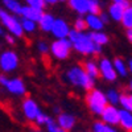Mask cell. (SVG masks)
<instances>
[{
    "label": "cell",
    "mask_w": 132,
    "mask_h": 132,
    "mask_svg": "<svg viewBox=\"0 0 132 132\" xmlns=\"http://www.w3.org/2000/svg\"><path fill=\"white\" fill-rule=\"evenodd\" d=\"M69 40L71 41L73 49L82 54V56H90V54H99L102 52V46L96 45V44L93 41L91 35L90 33L79 32V30H70L69 33Z\"/></svg>",
    "instance_id": "obj_1"
},
{
    "label": "cell",
    "mask_w": 132,
    "mask_h": 132,
    "mask_svg": "<svg viewBox=\"0 0 132 132\" xmlns=\"http://www.w3.org/2000/svg\"><path fill=\"white\" fill-rule=\"evenodd\" d=\"M65 78L70 86L85 90V91L91 90L94 87V83H95V78L90 77L86 73V70L83 69V66H79V65L71 66V68L65 73Z\"/></svg>",
    "instance_id": "obj_2"
},
{
    "label": "cell",
    "mask_w": 132,
    "mask_h": 132,
    "mask_svg": "<svg viewBox=\"0 0 132 132\" xmlns=\"http://www.w3.org/2000/svg\"><path fill=\"white\" fill-rule=\"evenodd\" d=\"M0 24L8 30V33L13 35L15 37L24 36V30H23V27H21L20 19L16 15L8 12L4 7H0Z\"/></svg>",
    "instance_id": "obj_3"
},
{
    "label": "cell",
    "mask_w": 132,
    "mask_h": 132,
    "mask_svg": "<svg viewBox=\"0 0 132 132\" xmlns=\"http://www.w3.org/2000/svg\"><path fill=\"white\" fill-rule=\"evenodd\" d=\"M86 103H87L89 110L94 115H101L103 108L108 104L106 93L93 87L91 90H89V94H87V96H86Z\"/></svg>",
    "instance_id": "obj_4"
},
{
    "label": "cell",
    "mask_w": 132,
    "mask_h": 132,
    "mask_svg": "<svg viewBox=\"0 0 132 132\" xmlns=\"http://www.w3.org/2000/svg\"><path fill=\"white\" fill-rule=\"evenodd\" d=\"M71 50H73L71 41L69 40V37H65V38H56V41H53L49 52L52 53V56L54 58L63 61L66 58H69Z\"/></svg>",
    "instance_id": "obj_5"
},
{
    "label": "cell",
    "mask_w": 132,
    "mask_h": 132,
    "mask_svg": "<svg viewBox=\"0 0 132 132\" xmlns=\"http://www.w3.org/2000/svg\"><path fill=\"white\" fill-rule=\"evenodd\" d=\"M19 56L13 50H3L0 54V70L3 73H12L19 68Z\"/></svg>",
    "instance_id": "obj_6"
},
{
    "label": "cell",
    "mask_w": 132,
    "mask_h": 132,
    "mask_svg": "<svg viewBox=\"0 0 132 132\" xmlns=\"http://www.w3.org/2000/svg\"><path fill=\"white\" fill-rule=\"evenodd\" d=\"M98 66H99V77H102L106 82H115L118 79L119 75L114 68V63L111 60L103 57L98 62Z\"/></svg>",
    "instance_id": "obj_7"
},
{
    "label": "cell",
    "mask_w": 132,
    "mask_h": 132,
    "mask_svg": "<svg viewBox=\"0 0 132 132\" xmlns=\"http://www.w3.org/2000/svg\"><path fill=\"white\" fill-rule=\"evenodd\" d=\"M21 108H23V115L29 122H35L36 116L40 114V107L37 102L32 98H25L23 103H21Z\"/></svg>",
    "instance_id": "obj_8"
},
{
    "label": "cell",
    "mask_w": 132,
    "mask_h": 132,
    "mask_svg": "<svg viewBox=\"0 0 132 132\" xmlns=\"http://www.w3.org/2000/svg\"><path fill=\"white\" fill-rule=\"evenodd\" d=\"M99 116H101V119L103 122H106L110 126H118L119 124V108H118V106L108 103L103 108L102 114Z\"/></svg>",
    "instance_id": "obj_9"
},
{
    "label": "cell",
    "mask_w": 132,
    "mask_h": 132,
    "mask_svg": "<svg viewBox=\"0 0 132 132\" xmlns=\"http://www.w3.org/2000/svg\"><path fill=\"white\" fill-rule=\"evenodd\" d=\"M70 25L68 24V21L63 19H56L53 23V27L50 29V33L56 37V38H65L69 37L70 33Z\"/></svg>",
    "instance_id": "obj_10"
},
{
    "label": "cell",
    "mask_w": 132,
    "mask_h": 132,
    "mask_svg": "<svg viewBox=\"0 0 132 132\" xmlns=\"http://www.w3.org/2000/svg\"><path fill=\"white\" fill-rule=\"evenodd\" d=\"M4 89L12 95L16 96H23L27 93V87L25 83L21 78H8V82L5 85Z\"/></svg>",
    "instance_id": "obj_11"
},
{
    "label": "cell",
    "mask_w": 132,
    "mask_h": 132,
    "mask_svg": "<svg viewBox=\"0 0 132 132\" xmlns=\"http://www.w3.org/2000/svg\"><path fill=\"white\" fill-rule=\"evenodd\" d=\"M57 123L62 128V131H70L75 127L77 119L73 114L69 112H60L57 116Z\"/></svg>",
    "instance_id": "obj_12"
},
{
    "label": "cell",
    "mask_w": 132,
    "mask_h": 132,
    "mask_svg": "<svg viewBox=\"0 0 132 132\" xmlns=\"http://www.w3.org/2000/svg\"><path fill=\"white\" fill-rule=\"evenodd\" d=\"M85 20L87 24V29H90L91 32L94 30H103L104 28V23L101 19V16L96 13H87L85 15Z\"/></svg>",
    "instance_id": "obj_13"
},
{
    "label": "cell",
    "mask_w": 132,
    "mask_h": 132,
    "mask_svg": "<svg viewBox=\"0 0 132 132\" xmlns=\"http://www.w3.org/2000/svg\"><path fill=\"white\" fill-rule=\"evenodd\" d=\"M124 131H132V111L131 110H119V124Z\"/></svg>",
    "instance_id": "obj_14"
},
{
    "label": "cell",
    "mask_w": 132,
    "mask_h": 132,
    "mask_svg": "<svg viewBox=\"0 0 132 132\" xmlns=\"http://www.w3.org/2000/svg\"><path fill=\"white\" fill-rule=\"evenodd\" d=\"M124 9H126V5L111 2V4H110L108 8H107V13L110 16V20H114V21H116V23H120Z\"/></svg>",
    "instance_id": "obj_15"
},
{
    "label": "cell",
    "mask_w": 132,
    "mask_h": 132,
    "mask_svg": "<svg viewBox=\"0 0 132 132\" xmlns=\"http://www.w3.org/2000/svg\"><path fill=\"white\" fill-rule=\"evenodd\" d=\"M68 4L75 13H78L81 16L89 13L90 0H68Z\"/></svg>",
    "instance_id": "obj_16"
},
{
    "label": "cell",
    "mask_w": 132,
    "mask_h": 132,
    "mask_svg": "<svg viewBox=\"0 0 132 132\" xmlns=\"http://www.w3.org/2000/svg\"><path fill=\"white\" fill-rule=\"evenodd\" d=\"M42 13H44L42 9L30 7V5H23L20 16L21 17H25V19H29V20H33V21H38V19L41 17Z\"/></svg>",
    "instance_id": "obj_17"
},
{
    "label": "cell",
    "mask_w": 132,
    "mask_h": 132,
    "mask_svg": "<svg viewBox=\"0 0 132 132\" xmlns=\"http://www.w3.org/2000/svg\"><path fill=\"white\" fill-rule=\"evenodd\" d=\"M54 20H56V19L53 17V15L44 12V13L41 15V17L38 19V21H37V27H38L40 30H42V32H50Z\"/></svg>",
    "instance_id": "obj_18"
},
{
    "label": "cell",
    "mask_w": 132,
    "mask_h": 132,
    "mask_svg": "<svg viewBox=\"0 0 132 132\" xmlns=\"http://www.w3.org/2000/svg\"><path fill=\"white\" fill-rule=\"evenodd\" d=\"M2 4L8 12L13 13L16 16H20L23 5H21V3L19 2V0H2Z\"/></svg>",
    "instance_id": "obj_19"
},
{
    "label": "cell",
    "mask_w": 132,
    "mask_h": 132,
    "mask_svg": "<svg viewBox=\"0 0 132 132\" xmlns=\"http://www.w3.org/2000/svg\"><path fill=\"white\" fill-rule=\"evenodd\" d=\"M112 63H114V68H115V70H116L119 77H127V74L129 73L128 71V65H127V62L123 58L116 57L112 61Z\"/></svg>",
    "instance_id": "obj_20"
},
{
    "label": "cell",
    "mask_w": 132,
    "mask_h": 132,
    "mask_svg": "<svg viewBox=\"0 0 132 132\" xmlns=\"http://www.w3.org/2000/svg\"><path fill=\"white\" fill-rule=\"evenodd\" d=\"M91 35V38L93 41L99 46H103V45H107L108 41H110V37L107 36V33L102 32V30H94L90 33Z\"/></svg>",
    "instance_id": "obj_21"
},
{
    "label": "cell",
    "mask_w": 132,
    "mask_h": 132,
    "mask_svg": "<svg viewBox=\"0 0 132 132\" xmlns=\"http://www.w3.org/2000/svg\"><path fill=\"white\" fill-rule=\"evenodd\" d=\"M120 24L123 25L124 29H131L132 28V5L129 4L128 7H126L122 20H120Z\"/></svg>",
    "instance_id": "obj_22"
},
{
    "label": "cell",
    "mask_w": 132,
    "mask_h": 132,
    "mask_svg": "<svg viewBox=\"0 0 132 132\" xmlns=\"http://www.w3.org/2000/svg\"><path fill=\"white\" fill-rule=\"evenodd\" d=\"M83 69L86 70V73L89 74L90 77H93V78H98L99 77V66L95 61H87L83 63Z\"/></svg>",
    "instance_id": "obj_23"
},
{
    "label": "cell",
    "mask_w": 132,
    "mask_h": 132,
    "mask_svg": "<svg viewBox=\"0 0 132 132\" xmlns=\"http://www.w3.org/2000/svg\"><path fill=\"white\" fill-rule=\"evenodd\" d=\"M20 21H21V27H23L24 33H35L36 29L38 28L37 21H33V20H29V19H25V17H21Z\"/></svg>",
    "instance_id": "obj_24"
},
{
    "label": "cell",
    "mask_w": 132,
    "mask_h": 132,
    "mask_svg": "<svg viewBox=\"0 0 132 132\" xmlns=\"http://www.w3.org/2000/svg\"><path fill=\"white\" fill-rule=\"evenodd\" d=\"M93 131L94 132H115L116 128L114 126L107 124L103 120H99V122H95L93 124Z\"/></svg>",
    "instance_id": "obj_25"
},
{
    "label": "cell",
    "mask_w": 132,
    "mask_h": 132,
    "mask_svg": "<svg viewBox=\"0 0 132 132\" xmlns=\"http://www.w3.org/2000/svg\"><path fill=\"white\" fill-rule=\"evenodd\" d=\"M120 95H122V93H119L116 89H110V90L106 93V96H107V102H108L110 104L119 106Z\"/></svg>",
    "instance_id": "obj_26"
},
{
    "label": "cell",
    "mask_w": 132,
    "mask_h": 132,
    "mask_svg": "<svg viewBox=\"0 0 132 132\" xmlns=\"http://www.w3.org/2000/svg\"><path fill=\"white\" fill-rule=\"evenodd\" d=\"M119 106L124 110H131L132 111V95L131 94H122L120 95Z\"/></svg>",
    "instance_id": "obj_27"
},
{
    "label": "cell",
    "mask_w": 132,
    "mask_h": 132,
    "mask_svg": "<svg viewBox=\"0 0 132 132\" xmlns=\"http://www.w3.org/2000/svg\"><path fill=\"white\" fill-rule=\"evenodd\" d=\"M45 128H46V131H49V132H63L62 128L58 126L57 120H54V119L50 118V116H49L48 122H46V124H45Z\"/></svg>",
    "instance_id": "obj_28"
},
{
    "label": "cell",
    "mask_w": 132,
    "mask_h": 132,
    "mask_svg": "<svg viewBox=\"0 0 132 132\" xmlns=\"http://www.w3.org/2000/svg\"><path fill=\"white\" fill-rule=\"evenodd\" d=\"M102 12V5L99 0H90V4H89V13H96L99 15Z\"/></svg>",
    "instance_id": "obj_29"
},
{
    "label": "cell",
    "mask_w": 132,
    "mask_h": 132,
    "mask_svg": "<svg viewBox=\"0 0 132 132\" xmlns=\"http://www.w3.org/2000/svg\"><path fill=\"white\" fill-rule=\"evenodd\" d=\"M74 29L75 30H79V32H83L87 29V24H86V20L83 16L79 15V17H77L75 21H74Z\"/></svg>",
    "instance_id": "obj_30"
},
{
    "label": "cell",
    "mask_w": 132,
    "mask_h": 132,
    "mask_svg": "<svg viewBox=\"0 0 132 132\" xmlns=\"http://www.w3.org/2000/svg\"><path fill=\"white\" fill-rule=\"evenodd\" d=\"M27 5H30V7H35V8H38V9H45L46 7V3L45 0H25Z\"/></svg>",
    "instance_id": "obj_31"
},
{
    "label": "cell",
    "mask_w": 132,
    "mask_h": 132,
    "mask_svg": "<svg viewBox=\"0 0 132 132\" xmlns=\"http://www.w3.org/2000/svg\"><path fill=\"white\" fill-rule=\"evenodd\" d=\"M48 119H49V115H46V114H44V112L40 111V114H38V115L36 116V119H35V123H36L38 127H45Z\"/></svg>",
    "instance_id": "obj_32"
},
{
    "label": "cell",
    "mask_w": 132,
    "mask_h": 132,
    "mask_svg": "<svg viewBox=\"0 0 132 132\" xmlns=\"http://www.w3.org/2000/svg\"><path fill=\"white\" fill-rule=\"evenodd\" d=\"M37 49H38V52H40L41 54H46V53H49L50 46L48 45L45 41H40V42L37 44Z\"/></svg>",
    "instance_id": "obj_33"
},
{
    "label": "cell",
    "mask_w": 132,
    "mask_h": 132,
    "mask_svg": "<svg viewBox=\"0 0 132 132\" xmlns=\"http://www.w3.org/2000/svg\"><path fill=\"white\" fill-rule=\"evenodd\" d=\"M7 82H8L7 74H5V73H2V74H0V86H2V87H5Z\"/></svg>",
    "instance_id": "obj_34"
},
{
    "label": "cell",
    "mask_w": 132,
    "mask_h": 132,
    "mask_svg": "<svg viewBox=\"0 0 132 132\" xmlns=\"http://www.w3.org/2000/svg\"><path fill=\"white\" fill-rule=\"evenodd\" d=\"M15 36L13 35H11V33H8V35H5V41L8 42V44H11V45H12V44H15L16 41H15Z\"/></svg>",
    "instance_id": "obj_35"
},
{
    "label": "cell",
    "mask_w": 132,
    "mask_h": 132,
    "mask_svg": "<svg viewBox=\"0 0 132 132\" xmlns=\"http://www.w3.org/2000/svg\"><path fill=\"white\" fill-rule=\"evenodd\" d=\"M99 16H101V19L103 20V23H104V24H107V23H108V21H110V16H108V13H106V12H103V11H102V12H101V13H99Z\"/></svg>",
    "instance_id": "obj_36"
},
{
    "label": "cell",
    "mask_w": 132,
    "mask_h": 132,
    "mask_svg": "<svg viewBox=\"0 0 132 132\" xmlns=\"http://www.w3.org/2000/svg\"><path fill=\"white\" fill-rule=\"evenodd\" d=\"M111 2H114V3H119V4H123V5H126V7L129 5V0H111Z\"/></svg>",
    "instance_id": "obj_37"
},
{
    "label": "cell",
    "mask_w": 132,
    "mask_h": 132,
    "mask_svg": "<svg viewBox=\"0 0 132 132\" xmlns=\"http://www.w3.org/2000/svg\"><path fill=\"white\" fill-rule=\"evenodd\" d=\"M45 3H46V5H54V4L60 3V0H45Z\"/></svg>",
    "instance_id": "obj_38"
},
{
    "label": "cell",
    "mask_w": 132,
    "mask_h": 132,
    "mask_svg": "<svg viewBox=\"0 0 132 132\" xmlns=\"http://www.w3.org/2000/svg\"><path fill=\"white\" fill-rule=\"evenodd\" d=\"M127 38H128V41L132 44V28H131V29H127Z\"/></svg>",
    "instance_id": "obj_39"
},
{
    "label": "cell",
    "mask_w": 132,
    "mask_h": 132,
    "mask_svg": "<svg viewBox=\"0 0 132 132\" xmlns=\"http://www.w3.org/2000/svg\"><path fill=\"white\" fill-rule=\"evenodd\" d=\"M127 65H128V71H129V73H132V60H129Z\"/></svg>",
    "instance_id": "obj_40"
},
{
    "label": "cell",
    "mask_w": 132,
    "mask_h": 132,
    "mask_svg": "<svg viewBox=\"0 0 132 132\" xmlns=\"http://www.w3.org/2000/svg\"><path fill=\"white\" fill-rule=\"evenodd\" d=\"M54 112H56V114H60L61 111H60V108H58V107H54Z\"/></svg>",
    "instance_id": "obj_41"
},
{
    "label": "cell",
    "mask_w": 132,
    "mask_h": 132,
    "mask_svg": "<svg viewBox=\"0 0 132 132\" xmlns=\"http://www.w3.org/2000/svg\"><path fill=\"white\" fill-rule=\"evenodd\" d=\"M3 33H4V32H3V25L0 24V36H3Z\"/></svg>",
    "instance_id": "obj_42"
},
{
    "label": "cell",
    "mask_w": 132,
    "mask_h": 132,
    "mask_svg": "<svg viewBox=\"0 0 132 132\" xmlns=\"http://www.w3.org/2000/svg\"><path fill=\"white\" fill-rule=\"evenodd\" d=\"M129 91H131V93H132V81H131V82H129Z\"/></svg>",
    "instance_id": "obj_43"
},
{
    "label": "cell",
    "mask_w": 132,
    "mask_h": 132,
    "mask_svg": "<svg viewBox=\"0 0 132 132\" xmlns=\"http://www.w3.org/2000/svg\"><path fill=\"white\" fill-rule=\"evenodd\" d=\"M60 3H68V0H60Z\"/></svg>",
    "instance_id": "obj_44"
},
{
    "label": "cell",
    "mask_w": 132,
    "mask_h": 132,
    "mask_svg": "<svg viewBox=\"0 0 132 132\" xmlns=\"http://www.w3.org/2000/svg\"><path fill=\"white\" fill-rule=\"evenodd\" d=\"M131 95H132V94H131Z\"/></svg>",
    "instance_id": "obj_45"
},
{
    "label": "cell",
    "mask_w": 132,
    "mask_h": 132,
    "mask_svg": "<svg viewBox=\"0 0 132 132\" xmlns=\"http://www.w3.org/2000/svg\"><path fill=\"white\" fill-rule=\"evenodd\" d=\"M131 5H132V4H131Z\"/></svg>",
    "instance_id": "obj_46"
}]
</instances>
